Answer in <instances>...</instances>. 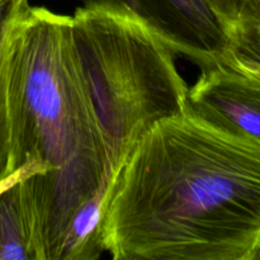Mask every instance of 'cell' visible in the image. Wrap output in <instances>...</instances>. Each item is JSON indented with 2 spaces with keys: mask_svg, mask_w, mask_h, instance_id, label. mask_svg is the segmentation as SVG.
I'll return each instance as SVG.
<instances>
[{
  "mask_svg": "<svg viewBox=\"0 0 260 260\" xmlns=\"http://www.w3.org/2000/svg\"><path fill=\"white\" fill-rule=\"evenodd\" d=\"M30 8L28 0H0V183L13 175L8 74L13 41Z\"/></svg>",
  "mask_w": 260,
  "mask_h": 260,
  "instance_id": "cell-9",
  "label": "cell"
},
{
  "mask_svg": "<svg viewBox=\"0 0 260 260\" xmlns=\"http://www.w3.org/2000/svg\"><path fill=\"white\" fill-rule=\"evenodd\" d=\"M71 38L116 173L152 127L187 111L189 86L177 55L131 13L78 8Z\"/></svg>",
  "mask_w": 260,
  "mask_h": 260,
  "instance_id": "cell-3",
  "label": "cell"
},
{
  "mask_svg": "<svg viewBox=\"0 0 260 260\" xmlns=\"http://www.w3.org/2000/svg\"><path fill=\"white\" fill-rule=\"evenodd\" d=\"M187 111L216 128L260 145V80L225 57L201 69Z\"/></svg>",
  "mask_w": 260,
  "mask_h": 260,
  "instance_id": "cell-5",
  "label": "cell"
},
{
  "mask_svg": "<svg viewBox=\"0 0 260 260\" xmlns=\"http://www.w3.org/2000/svg\"><path fill=\"white\" fill-rule=\"evenodd\" d=\"M84 7L109 8L136 15L175 55L201 69L225 56L226 42L208 0H83Z\"/></svg>",
  "mask_w": 260,
  "mask_h": 260,
  "instance_id": "cell-4",
  "label": "cell"
},
{
  "mask_svg": "<svg viewBox=\"0 0 260 260\" xmlns=\"http://www.w3.org/2000/svg\"><path fill=\"white\" fill-rule=\"evenodd\" d=\"M12 169L23 178L45 260L57 259L79 206L112 174L106 142L81 76L71 17L30 7L14 41L8 74Z\"/></svg>",
  "mask_w": 260,
  "mask_h": 260,
  "instance_id": "cell-2",
  "label": "cell"
},
{
  "mask_svg": "<svg viewBox=\"0 0 260 260\" xmlns=\"http://www.w3.org/2000/svg\"><path fill=\"white\" fill-rule=\"evenodd\" d=\"M27 174L0 190V260H45L33 206L23 183Z\"/></svg>",
  "mask_w": 260,
  "mask_h": 260,
  "instance_id": "cell-7",
  "label": "cell"
},
{
  "mask_svg": "<svg viewBox=\"0 0 260 260\" xmlns=\"http://www.w3.org/2000/svg\"><path fill=\"white\" fill-rule=\"evenodd\" d=\"M226 42L225 60L260 80V0H208Z\"/></svg>",
  "mask_w": 260,
  "mask_h": 260,
  "instance_id": "cell-6",
  "label": "cell"
},
{
  "mask_svg": "<svg viewBox=\"0 0 260 260\" xmlns=\"http://www.w3.org/2000/svg\"><path fill=\"white\" fill-rule=\"evenodd\" d=\"M116 260L260 259V145L185 111L152 127L112 178Z\"/></svg>",
  "mask_w": 260,
  "mask_h": 260,
  "instance_id": "cell-1",
  "label": "cell"
},
{
  "mask_svg": "<svg viewBox=\"0 0 260 260\" xmlns=\"http://www.w3.org/2000/svg\"><path fill=\"white\" fill-rule=\"evenodd\" d=\"M113 174L104 178L98 189L74 212L56 260H95L106 251L103 226Z\"/></svg>",
  "mask_w": 260,
  "mask_h": 260,
  "instance_id": "cell-8",
  "label": "cell"
}]
</instances>
